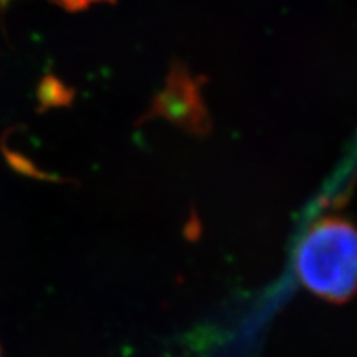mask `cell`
Masks as SVG:
<instances>
[{
	"mask_svg": "<svg viewBox=\"0 0 357 357\" xmlns=\"http://www.w3.org/2000/svg\"><path fill=\"white\" fill-rule=\"evenodd\" d=\"M294 271L307 291L326 301L344 303L354 294L357 236L349 220L328 215L316 220L298 243Z\"/></svg>",
	"mask_w": 357,
	"mask_h": 357,
	"instance_id": "obj_1",
	"label": "cell"
},
{
	"mask_svg": "<svg viewBox=\"0 0 357 357\" xmlns=\"http://www.w3.org/2000/svg\"><path fill=\"white\" fill-rule=\"evenodd\" d=\"M56 2L68 8V10H83V8L96 6V3L101 2H109V0H56Z\"/></svg>",
	"mask_w": 357,
	"mask_h": 357,
	"instance_id": "obj_2",
	"label": "cell"
}]
</instances>
